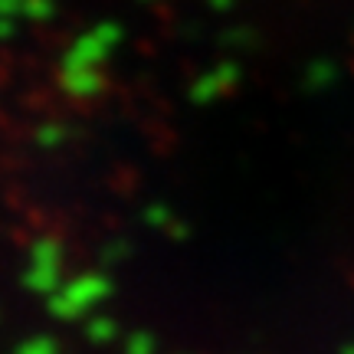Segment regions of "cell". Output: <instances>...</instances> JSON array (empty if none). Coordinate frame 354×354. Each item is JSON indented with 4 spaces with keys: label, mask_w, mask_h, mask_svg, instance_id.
Wrapping results in <instances>:
<instances>
[{
    "label": "cell",
    "mask_w": 354,
    "mask_h": 354,
    "mask_svg": "<svg viewBox=\"0 0 354 354\" xmlns=\"http://www.w3.org/2000/svg\"><path fill=\"white\" fill-rule=\"evenodd\" d=\"M115 322L112 318H105V315H92L88 318V325H86V335H88V342H95V344H109L115 342Z\"/></svg>",
    "instance_id": "cell-6"
},
{
    "label": "cell",
    "mask_w": 354,
    "mask_h": 354,
    "mask_svg": "<svg viewBox=\"0 0 354 354\" xmlns=\"http://www.w3.org/2000/svg\"><path fill=\"white\" fill-rule=\"evenodd\" d=\"M125 354H154V338L151 335H145V331L131 335V338L125 342Z\"/></svg>",
    "instance_id": "cell-8"
},
{
    "label": "cell",
    "mask_w": 354,
    "mask_h": 354,
    "mask_svg": "<svg viewBox=\"0 0 354 354\" xmlns=\"http://www.w3.org/2000/svg\"><path fill=\"white\" fill-rule=\"evenodd\" d=\"M13 13H24V0H0V20H10Z\"/></svg>",
    "instance_id": "cell-13"
},
{
    "label": "cell",
    "mask_w": 354,
    "mask_h": 354,
    "mask_svg": "<svg viewBox=\"0 0 354 354\" xmlns=\"http://www.w3.org/2000/svg\"><path fill=\"white\" fill-rule=\"evenodd\" d=\"M26 289L39 292V295H53L59 289V266L30 263V269H26Z\"/></svg>",
    "instance_id": "cell-5"
},
{
    "label": "cell",
    "mask_w": 354,
    "mask_h": 354,
    "mask_svg": "<svg viewBox=\"0 0 354 354\" xmlns=\"http://www.w3.org/2000/svg\"><path fill=\"white\" fill-rule=\"evenodd\" d=\"M348 354H354V348H348Z\"/></svg>",
    "instance_id": "cell-15"
},
{
    "label": "cell",
    "mask_w": 354,
    "mask_h": 354,
    "mask_svg": "<svg viewBox=\"0 0 354 354\" xmlns=\"http://www.w3.org/2000/svg\"><path fill=\"white\" fill-rule=\"evenodd\" d=\"M233 79H236V66H216L214 73H207L203 79H197V86H194V99L197 102H214L216 95H223L230 86H233Z\"/></svg>",
    "instance_id": "cell-3"
},
{
    "label": "cell",
    "mask_w": 354,
    "mask_h": 354,
    "mask_svg": "<svg viewBox=\"0 0 354 354\" xmlns=\"http://www.w3.org/2000/svg\"><path fill=\"white\" fill-rule=\"evenodd\" d=\"M30 263L39 266H59L63 263V250L56 240H37L33 243V253H30Z\"/></svg>",
    "instance_id": "cell-7"
},
{
    "label": "cell",
    "mask_w": 354,
    "mask_h": 354,
    "mask_svg": "<svg viewBox=\"0 0 354 354\" xmlns=\"http://www.w3.org/2000/svg\"><path fill=\"white\" fill-rule=\"evenodd\" d=\"M125 253H128L125 246H109V250H105V259L112 263V259H118V256H125Z\"/></svg>",
    "instance_id": "cell-14"
},
{
    "label": "cell",
    "mask_w": 354,
    "mask_h": 354,
    "mask_svg": "<svg viewBox=\"0 0 354 354\" xmlns=\"http://www.w3.org/2000/svg\"><path fill=\"white\" fill-rule=\"evenodd\" d=\"M63 86L73 92V95H92L99 92L102 76L99 69H79V66H63Z\"/></svg>",
    "instance_id": "cell-4"
},
{
    "label": "cell",
    "mask_w": 354,
    "mask_h": 354,
    "mask_svg": "<svg viewBox=\"0 0 354 354\" xmlns=\"http://www.w3.org/2000/svg\"><path fill=\"white\" fill-rule=\"evenodd\" d=\"M63 138H66V131H63V128H56V125H46L43 131H37L39 145H59Z\"/></svg>",
    "instance_id": "cell-12"
},
{
    "label": "cell",
    "mask_w": 354,
    "mask_h": 354,
    "mask_svg": "<svg viewBox=\"0 0 354 354\" xmlns=\"http://www.w3.org/2000/svg\"><path fill=\"white\" fill-rule=\"evenodd\" d=\"M145 223H151V227H171V210L161 207V203H154L145 210Z\"/></svg>",
    "instance_id": "cell-9"
},
{
    "label": "cell",
    "mask_w": 354,
    "mask_h": 354,
    "mask_svg": "<svg viewBox=\"0 0 354 354\" xmlns=\"http://www.w3.org/2000/svg\"><path fill=\"white\" fill-rule=\"evenodd\" d=\"M118 39H122V30L115 24H102L95 26L92 33L76 39V46L66 53V63L63 66H79V69H99L105 63V56L118 46Z\"/></svg>",
    "instance_id": "cell-2"
},
{
    "label": "cell",
    "mask_w": 354,
    "mask_h": 354,
    "mask_svg": "<svg viewBox=\"0 0 354 354\" xmlns=\"http://www.w3.org/2000/svg\"><path fill=\"white\" fill-rule=\"evenodd\" d=\"M308 79H312V86H331V79H335V69L331 66H312V73H308Z\"/></svg>",
    "instance_id": "cell-11"
},
{
    "label": "cell",
    "mask_w": 354,
    "mask_h": 354,
    "mask_svg": "<svg viewBox=\"0 0 354 354\" xmlns=\"http://www.w3.org/2000/svg\"><path fill=\"white\" fill-rule=\"evenodd\" d=\"M105 295H109V279L105 276H79L53 292L50 308H53V315H59V318H79L95 302H102Z\"/></svg>",
    "instance_id": "cell-1"
},
{
    "label": "cell",
    "mask_w": 354,
    "mask_h": 354,
    "mask_svg": "<svg viewBox=\"0 0 354 354\" xmlns=\"http://www.w3.org/2000/svg\"><path fill=\"white\" fill-rule=\"evenodd\" d=\"M17 354H56V348H53L50 338H30Z\"/></svg>",
    "instance_id": "cell-10"
}]
</instances>
